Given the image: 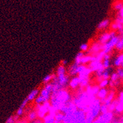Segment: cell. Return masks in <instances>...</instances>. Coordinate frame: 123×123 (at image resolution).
I'll use <instances>...</instances> for the list:
<instances>
[{"label":"cell","mask_w":123,"mask_h":123,"mask_svg":"<svg viewBox=\"0 0 123 123\" xmlns=\"http://www.w3.org/2000/svg\"><path fill=\"white\" fill-rule=\"evenodd\" d=\"M117 110L119 112L123 111V91H122L120 93L119 97V100L117 102V104L116 105Z\"/></svg>","instance_id":"7a4b0ae2"},{"label":"cell","mask_w":123,"mask_h":123,"mask_svg":"<svg viewBox=\"0 0 123 123\" xmlns=\"http://www.w3.org/2000/svg\"><path fill=\"white\" fill-rule=\"evenodd\" d=\"M39 89H35L32 91V92H31L30 94H29V95L27 97V99H28V102L29 101H31L34 99H36V98L38 97V96L39 95Z\"/></svg>","instance_id":"3957f363"},{"label":"cell","mask_w":123,"mask_h":123,"mask_svg":"<svg viewBox=\"0 0 123 123\" xmlns=\"http://www.w3.org/2000/svg\"><path fill=\"white\" fill-rule=\"evenodd\" d=\"M14 121V117H11L10 118H9L8 119H7V122H6V123H13Z\"/></svg>","instance_id":"9c48e42d"},{"label":"cell","mask_w":123,"mask_h":123,"mask_svg":"<svg viewBox=\"0 0 123 123\" xmlns=\"http://www.w3.org/2000/svg\"><path fill=\"white\" fill-rule=\"evenodd\" d=\"M123 2H118V3H116L115 4V5L114 6V8L116 11H121V10L123 9Z\"/></svg>","instance_id":"5b68a950"},{"label":"cell","mask_w":123,"mask_h":123,"mask_svg":"<svg viewBox=\"0 0 123 123\" xmlns=\"http://www.w3.org/2000/svg\"><path fill=\"white\" fill-rule=\"evenodd\" d=\"M110 24L109 20L105 19L104 20L100 22L99 25H98V29H104V28H106L108 27V25Z\"/></svg>","instance_id":"277c9868"},{"label":"cell","mask_w":123,"mask_h":123,"mask_svg":"<svg viewBox=\"0 0 123 123\" xmlns=\"http://www.w3.org/2000/svg\"><path fill=\"white\" fill-rule=\"evenodd\" d=\"M87 48H88V46H87L86 44H83L81 47V49L83 50V51H85V50H86L87 49Z\"/></svg>","instance_id":"ba28073f"},{"label":"cell","mask_w":123,"mask_h":123,"mask_svg":"<svg viewBox=\"0 0 123 123\" xmlns=\"http://www.w3.org/2000/svg\"><path fill=\"white\" fill-rule=\"evenodd\" d=\"M121 67H122V68H123V65H122V66H121Z\"/></svg>","instance_id":"30bf717a"},{"label":"cell","mask_w":123,"mask_h":123,"mask_svg":"<svg viewBox=\"0 0 123 123\" xmlns=\"http://www.w3.org/2000/svg\"><path fill=\"white\" fill-rule=\"evenodd\" d=\"M116 73L119 76V79H121V80H123V68H117V70H116Z\"/></svg>","instance_id":"8992f818"},{"label":"cell","mask_w":123,"mask_h":123,"mask_svg":"<svg viewBox=\"0 0 123 123\" xmlns=\"http://www.w3.org/2000/svg\"><path fill=\"white\" fill-rule=\"evenodd\" d=\"M51 78H52V76L51 75H48L43 80V83H48L49 81H50V80H51Z\"/></svg>","instance_id":"52a82bcc"},{"label":"cell","mask_w":123,"mask_h":123,"mask_svg":"<svg viewBox=\"0 0 123 123\" xmlns=\"http://www.w3.org/2000/svg\"><path fill=\"white\" fill-rule=\"evenodd\" d=\"M114 65L117 68L121 67L123 64V53L117 56L113 62Z\"/></svg>","instance_id":"6da1fadb"}]
</instances>
